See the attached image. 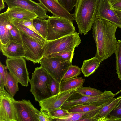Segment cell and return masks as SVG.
Segmentation results:
<instances>
[{"mask_svg": "<svg viewBox=\"0 0 121 121\" xmlns=\"http://www.w3.org/2000/svg\"><path fill=\"white\" fill-rule=\"evenodd\" d=\"M18 83L14 77L10 72H8L5 87L6 91L13 97L19 90Z\"/></svg>", "mask_w": 121, "mask_h": 121, "instance_id": "cell-24", "label": "cell"}, {"mask_svg": "<svg viewBox=\"0 0 121 121\" xmlns=\"http://www.w3.org/2000/svg\"><path fill=\"white\" fill-rule=\"evenodd\" d=\"M70 113L68 110L61 108L53 110L46 113L50 117H59L66 116Z\"/></svg>", "mask_w": 121, "mask_h": 121, "instance_id": "cell-35", "label": "cell"}, {"mask_svg": "<svg viewBox=\"0 0 121 121\" xmlns=\"http://www.w3.org/2000/svg\"><path fill=\"white\" fill-rule=\"evenodd\" d=\"M48 81L49 89L52 96L59 93L60 92L61 83L49 73Z\"/></svg>", "mask_w": 121, "mask_h": 121, "instance_id": "cell-31", "label": "cell"}, {"mask_svg": "<svg viewBox=\"0 0 121 121\" xmlns=\"http://www.w3.org/2000/svg\"><path fill=\"white\" fill-rule=\"evenodd\" d=\"M99 106L91 104L82 105L76 106L68 111L71 112H87L94 110Z\"/></svg>", "mask_w": 121, "mask_h": 121, "instance_id": "cell-33", "label": "cell"}, {"mask_svg": "<svg viewBox=\"0 0 121 121\" xmlns=\"http://www.w3.org/2000/svg\"><path fill=\"white\" fill-rule=\"evenodd\" d=\"M79 0H58V2L69 12L77 5Z\"/></svg>", "mask_w": 121, "mask_h": 121, "instance_id": "cell-34", "label": "cell"}, {"mask_svg": "<svg viewBox=\"0 0 121 121\" xmlns=\"http://www.w3.org/2000/svg\"><path fill=\"white\" fill-rule=\"evenodd\" d=\"M121 97V95L112 98L107 104L104 105L99 111L91 117L82 119L80 121H101L106 117L115 106Z\"/></svg>", "mask_w": 121, "mask_h": 121, "instance_id": "cell-20", "label": "cell"}, {"mask_svg": "<svg viewBox=\"0 0 121 121\" xmlns=\"http://www.w3.org/2000/svg\"><path fill=\"white\" fill-rule=\"evenodd\" d=\"M40 66L59 83L72 63L63 62L58 58L46 56L40 60Z\"/></svg>", "mask_w": 121, "mask_h": 121, "instance_id": "cell-7", "label": "cell"}, {"mask_svg": "<svg viewBox=\"0 0 121 121\" xmlns=\"http://www.w3.org/2000/svg\"><path fill=\"white\" fill-rule=\"evenodd\" d=\"M8 8L20 7L29 11L36 15L38 17L46 19L49 17L46 13L47 11L40 3L32 0H4Z\"/></svg>", "mask_w": 121, "mask_h": 121, "instance_id": "cell-13", "label": "cell"}, {"mask_svg": "<svg viewBox=\"0 0 121 121\" xmlns=\"http://www.w3.org/2000/svg\"><path fill=\"white\" fill-rule=\"evenodd\" d=\"M29 82L30 91L35 101L39 103L52 96L48 81V73L41 66L35 68Z\"/></svg>", "mask_w": 121, "mask_h": 121, "instance_id": "cell-3", "label": "cell"}, {"mask_svg": "<svg viewBox=\"0 0 121 121\" xmlns=\"http://www.w3.org/2000/svg\"><path fill=\"white\" fill-rule=\"evenodd\" d=\"M5 86L1 77L0 76V90L4 89Z\"/></svg>", "mask_w": 121, "mask_h": 121, "instance_id": "cell-40", "label": "cell"}, {"mask_svg": "<svg viewBox=\"0 0 121 121\" xmlns=\"http://www.w3.org/2000/svg\"><path fill=\"white\" fill-rule=\"evenodd\" d=\"M75 48L50 55L47 56L56 57L59 59L63 62H72Z\"/></svg>", "mask_w": 121, "mask_h": 121, "instance_id": "cell-27", "label": "cell"}, {"mask_svg": "<svg viewBox=\"0 0 121 121\" xmlns=\"http://www.w3.org/2000/svg\"><path fill=\"white\" fill-rule=\"evenodd\" d=\"M14 105L17 121H39L40 111L29 100H15Z\"/></svg>", "mask_w": 121, "mask_h": 121, "instance_id": "cell-10", "label": "cell"}, {"mask_svg": "<svg viewBox=\"0 0 121 121\" xmlns=\"http://www.w3.org/2000/svg\"><path fill=\"white\" fill-rule=\"evenodd\" d=\"M108 21L121 29V21L108 0H99L96 18Z\"/></svg>", "mask_w": 121, "mask_h": 121, "instance_id": "cell-14", "label": "cell"}, {"mask_svg": "<svg viewBox=\"0 0 121 121\" xmlns=\"http://www.w3.org/2000/svg\"><path fill=\"white\" fill-rule=\"evenodd\" d=\"M15 100L4 89L0 90V121H17Z\"/></svg>", "mask_w": 121, "mask_h": 121, "instance_id": "cell-11", "label": "cell"}, {"mask_svg": "<svg viewBox=\"0 0 121 121\" xmlns=\"http://www.w3.org/2000/svg\"><path fill=\"white\" fill-rule=\"evenodd\" d=\"M33 22L34 26L40 35L46 40L48 29L47 20L37 17L33 19Z\"/></svg>", "mask_w": 121, "mask_h": 121, "instance_id": "cell-25", "label": "cell"}, {"mask_svg": "<svg viewBox=\"0 0 121 121\" xmlns=\"http://www.w3.org/2000/svg\"><path fill=\"white\" fill-rule=\"evenodd\" d=\"M20 32L25 51L24 58L35 64L39 63L43 57L44 46L34 39Z\"/></svg>", "mask_w": 121, "mask_h": 121, "instance_id": "cell-8", "label": "cell"}, {"mask_svg": "<svg viewBox=\"0 0 121 121\" xmlns=\"http://www.w3.org/2000/svg\"><path fill=\"white\" fill-rule=\"evenodd\" d=\"M101 62L95 56L91 59L85 60L81 68L84 76L88 77L93 73L99 67Z\"/></svg>", "mask_w": 121, "mask_h": 121, "instance_id": "cell-21", "label": "cell"}, {"mask_svg": "<svg viewBox=\"0 0 121 121\" xmlns=\"http://www.w3.org/2000/svg\"><path fill=\"white\" fill-rule=\"evenodd\" d=\"M4 0H0V11L5 8Z\"/></svg>", "mask_w": 121, "mask_h": 121, "instance_id": "cell-41", "label": "cell"}, {"mask_svg": "<svg viewBox=\"0 0 121 121\" xmlns=\"http://www.w3.org/2000/svg\"><path fill=\"white\" fill-rule=\"evenodd\" d=\"M12 20L13 23L20 31L34 39L44 46L47 40L41 35L24 26L23 24V21Z\"/></svg>", "mask_w": 121, "mask_h": 121, "instance_id": "cell-22", "label": "cell"}, {"mask_svg": "<svg viewBox=\"0 0 121 121\" xmlns=\"http://www.w3.org/2000/svg\"><path fill=\"white\" fill-rule=\"evenodd\" d=\"M116 63V73L118 78L121 80V40H118L116 51L115 53Z\"/></svg>", "mask_w": 121, "mask_h": 121, "instance_id": "cell-30", "label": "cell"}, {"mask_svg": "<svg viewBox=\"0 0 121 121\" xmlns=\"http://www.w3.org/2000/svg\"><path fill=\"white\" fill-rule=\"evenodd\" d=\"M39 121H53L51 118L46 113L40 111L38 115Z\"/></svg>", "mask_w": 121, "mask_h": 121, "instance_id": "cell-37", "label": "cell"}, {"mask_svg": "<svg viewBox=\"0 0 121 121\" xmlns=\"http://www.w3.org/2000/svg\"><path fill=\"white\" fill-rule=\"evenodd\" d=\"M41 4L48 11L56 17L73 21L74 14L70 13L55 0H38Z\"/></svg>", "mask_w": 121, "mask_h": 121, "instance_id": "cell-15", "label": "cell"}, {"mask_svg": "<svg viewBox=\"0 0 121 121\" xmlns=\"http://www.w3.org/2000/svg\"><path fill=\"white\" fill-rule=\"evenodd\" d=\"M113 9L121 21V11L115 9L114 8Z\"/></svg>", "mask_w": 121, "mask_h": 121, "instance_id": "cell-42", "label": "cell"}, {"mask_svg": "<svg viewBox=\"0 0 121 121\" xmlns=\"http://www.w3.org/2000/svg\"><path fill=\"white\" fill-rule=\"evenodd\" d=\"M117 93L114 94L111 91L105 90L101 95L90 96L82 95L76 90L61 108L68 110L76 106L83 105L91 104L99 106L109 101Z\"/></svg>", "mask_w": 121, "mask_h": 121, "instance_id": "cell-4", "label": "cell"}, {"mask_svg": "<svg viewBox=\"0 0 121 121\" xmlns=\"http://www.w3.org/2000/svg\"><path fill=\"white\" fill-rule=\"evenodd\" d=\"M23 24L24 26L40 35L34 26L33 19H30L23 21Z\"/></svg>", "mask_w": 121, "mask_h": 121, "instance_id": "cell-38", "label": "cell"}, {"mask_svg": "<svg viewBox=\"0 0 121 121\" xmlns=\"http://www.w3.org/2000/svg\"><path fill=\"white\" fill-rule=\"evenodd\" d=\"M47 20L48 29L47 41L55 40L76 32L71 20L53 15L49 16Z\"/></svg>", "mask_w": 121, "mask_h": 121, "instance_id": "cell-5", "label": "cell"}, {"mask_svg": "<svg viewBox=\"0 0 121 121\" xmlns=\"http://www.w3.org/2000/svg\"><path fill=\"white\" fill-rule=\"evenodd\" d=\"M56 1H57L58 2V0H55Z\"/></svg>", "mask_w": 121, "mask_h": 121, "instance_id": "cell-44", "label": "cell"}, {"mask_svg": "<svg viewBox=\"0 0 121 121\" xmlns=\"http://www.w3.org/2000/svg\"><path fill=\"white\" fill-rule=\"evenodd\" d=\"M7 66L3 65L0 62V76L3 80L4 86L6 84V77L8 73L7 70Z\"/></svg>", "mask_w": 121, "mask_h": 121, "instance_id": "cell-36", "label": "cell"}, {"mask_svg": "<svg viewBox=\"0 0 121 121\" xmlns=\"http://www.w3.org/2000/svg\"><path fill=\"white\" fill-rule=\"evenodd\" d=\"M81 68L79 67L72 65L69 67L62 80L77 77L81 74Z\"/></svg>", "mask_w": 121, "mask_h": 121, "instance_id": "cell-29", "label": "cell"}, {"mask_svg": "<svg viewBox=\"0 0 121 121\" xmlns=\"http://www.w3.org/2000/svg\"><path fill=\"white\" fill-rule=\"evenodd\" d=\"M24 58H8L6 60V63L7 69L18 82L22 86L27 87L29 85L30 79Z\"/></svg>", "mask_w": 121, "mask_h": 121, "instance_id": "cell-9", "label": "cell"}, {"mask_svg": "<svg viewBox=\"0 0 121 121\" xmlns=\"http://www.w3.org/2000/svg\"><path fill=\"white\" fill-rule=\"evenodd\" d=\"M9 31L11 37V41H13L17 43L23 44L20 31L13 23V27L9 30Z\"/></svg>", "mask_w": 121, "mask_h": 121, "instance_id": "cell-32", "label": "cell"}, {"mask_svg": "<svg viewBox=\"0 0 121 121\" xmlns=\"http://www.w3.org/2000/svg\"><path fill=\"white\" fill-rule=\"evenodd\" d=\"M108 1L111 4L114 1V0H108Z\"/></svg>", "mask_w": 121, "mask_h": 121, "instance_id": "cell-43", "label": "cell"}, {"mask_svg": "<svg viewBox=\"0 0 121 121\" xmlns=\"http://www.w3.org/2000/svg\"><path fill=\"white\" fill-rule=\"evenodd\" d=\"M76 91L83 95L93 96L102 94L103 92L101 91L90 87H84L82 86L76 89Z\"/></svg>", "mask_w": 121, "mask_h": 121, "instance_id": "cell-28", "label": "cell"}, {"mask_svg": "<svg viewBox=\"0 0 121 121\" xmlns=\"http://www.w3.org/2000/svg\"><path fill=\"white\" fill-rule=\"evenodd\" d=\"M81 43L79 33L76 32L55 40L47 41L44 46L43 57L52 54L75 49Z\"/></svg>", "mask_w": 121, "mask_h": 121, "instance_id": "cell-6", "label": "cell"}, {"mask_svg": "<svg viewBox=\"0 0 121 121\" xmlns=\"http://www.w3.org/2000/svg\"><path fill=\"white\" fill-rule=\"evenodd\" d=\"M115 24L107 20L96 18L92 28L96 51L95 56L101 62L111 56L116 51L118 41Z\"/></svg>", "mask_w": 121, "mask_h": 121, "instance_id": "cell-1", "label": "cell"}, {"mask_svg": "<svg viewBox=\"0 0 121 121\" xmlns=\"http://www.w3.org/2000/svg\"><path fill=\"white\" fill-rule=\"evenodd\" d=\"M121 121V97L115 107L101 121Z\"/></svg>", "mask_w": 121, "mask_h": 121, "instance_id": "cell-26", "label": "cell"}, {"mask_svg": "<svg viewBox=\"0 0 121 121\" xmlns=\"http://www.w3.org/2000/svg\"><path fill=\"white\" fill-rule=\"evenodd\" d=\"M6 12L9 17L13 20L24 21L38 17L35 14L19 7H8Z\"/></svg>", "mask_w": 121, "mask_h": 121, "instance_id": "cell-16", "label": "cell"}, {"mask_svg": "<svg viewBox=\"0 0 121 121\" xmlns=\"http://www.w3.org/2000/svg\"><path fill=\"white\" fill-rule=\"evenodd\" d=\"M3 55L8 58H24L25 51L23 44L11 41L5 48L0 47Z\"/></svg>", "mask_w": 121, "mask_h": 121, "instance_id": "cell-19", "label": "cell"}, {"mask_svg": "<svg viewBox=\"0 0 121 121\" xmlns=\"http://www.w3.org/2000/svg\"><path fill=\"white\" fill-rule=\"evenodd\" d=\"M109 102L99 106L93 110L85 112H71L66 116L59 117H51L53 121H79L81 120L92 117L96 113L105 105Z\"/></svg>", "mask_w": 121, "mask_h": 121, "instance_id": "cell-18", "label": "cell"}, {"mask_svg": "<svg viewBox=\"0 0 121 121\" xmlns=\"http://www.w3.org/2000/svg\"><path fill=\"white\" fill-rule=\"evenodd\" d=\"M111 4L114 9L121 11V0H114Z\"/></svg>", "mask_w": 121, "mask_h": 121, "instance_id": "cell-39", "label": "cell"}, {"mask_svg": "<svg viewBox=\"0 0 121 121\" xmlns=\"http://www.w3.org/2000/svg\"><path fill=\"white\" fill-rule=\"evenodd\" d=\"M85 80L82 77H77L62 80L60 92L82 86Z\"/></svg>", "mask_w": 121, "mask_h": 121, "instance_id": "cell-23", "label": "cell"}, {"mask_svg": "<svg viewBox=\"0 0 121 121\" xmlns=\"http://www.w3.org/2000/svg\"><path fill=\"white\" fill-rule=\"evenodd\" d=\"M99 0H79L75 6L73 17L79 33L87 34L96 18Z\"/></svg>", "mask_w": 121, "mask_h": 121, "instance_id": "cell-2", "label": "cell"}, {"mask_svg": "<svg viewBox=\"0 0 121 121\" xmlns=\"http://www.w3.org/2000/svg\"><path fill=\"white\" fill-rule=\"evenodd\" d=\"M11 20L9 17L6 11L0 14V47H7L11 42L9 30L7 25Z\"/></svg>", "mask_w": 121, "mask_h": 121, "instance_id": "cell-17", "label": "cell"}, {"mask_svg": "<svg viewBox=\"0 0 121 121\" xmlns=\"http://www.w3.org/2000/svg\"><path fill=\"white\" fill-rule=\"evenodd\" d=\"M77 88L59 92L39 102L40 111L47 113L53 110L61 108L68 98Z\"/></svg>", "mask_w": 121, "mask_h": 121, "instance_id": "cell-12", "label": "cell"}]
</instances>
